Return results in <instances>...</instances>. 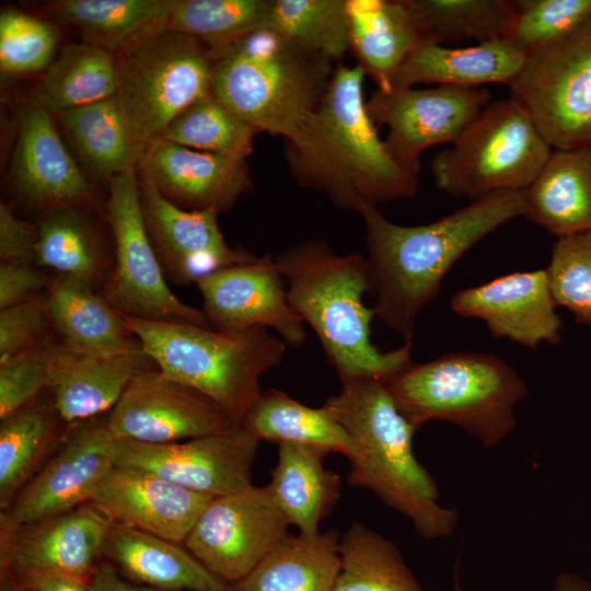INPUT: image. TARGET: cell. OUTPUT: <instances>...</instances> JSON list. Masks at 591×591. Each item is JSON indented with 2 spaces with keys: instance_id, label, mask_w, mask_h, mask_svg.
<instances>
[{
  "instance_id": "obj_1",
  "label": "cell",
  "mask_w": 591,
  "mask_h": 591,
  "mask_svg": "<svg viewBox=\"0 0 591 591\" xmlns=\"http://www.w3.org/2000/svg\"><path fill=\"white\" fill-rule=\"evenodd\" d=\"M212 54V93L259 132L283 138L296 181L325 194L329 169L318 109L337 65L265 28Z\"/></svg>"
},
{
  "instance_id": "obj_2",
  "label": "cell",
  "mask_w": 591,
  "mask_h": 591,
  "mask_svg": "<svg viewBox=\"0 0 591 591\" xmlns=\"http://www.w3.org/2000/svg\"><path fill=\"white\" fill-rule=\"evenodd\" d=\"M366 229V258L375 315L412 345L421 310L451 267L474 245L526 213L525 190H502L419 225L389 221L378 206L358 211Z\"/></svg>"
},
{
  "instance_id": "obj_3",
  "label": "cell",
  "mask_w": 591,
  "mask_h": 591,
  "mask_svg": "<svg viewBox=\"0 0 591 591\" xmlns=\"http://www.w3.org/2000/svg\"><path fill=\"white\" fill-rule=\"evenodd\" d=\"M324 406L351 439L348 483L372 491L424 538L451 536L457 510L440 503L436 480L413 451L416 428L398 410L385 383L371 378L343 382L340 393Z\"/></svg>"
},
{
  "instance_id": "obj_4",
  "label": "cell",
  "mask_w": 591,
  "mask_h": 591,
  "mask_svg": "<svg viewBox=\"0 0 591 591\" xmlns=\"http://www.w3.org/2000/svg\"><path fill=\"white\" fill-rule=\"evenodd\" d=\"M288 282V300L317 335L341 383L371 378L386 382L409 367L410 347L380 351L370 338L373 309L367 260L360 254L338 255L324 241L311 240L275 257Z\"/></svg>"
},
{
  "instance_id": "obj_5",
  "label": "cell",
  "mask_w": 591,
  "mask_h": 591,
  "mask_svg": "<svg viewBox=\"0 0 591 591\" xmlns=\"http://www.w3.org/2000/svg\"><path fill=\"white\" fill-rule=\"evenodd\" d=\"M121 316L160 372L212 399L239 426L263 393L262 375L277 367L287 350L265 327L211 329Z\"/></svg>"
},
{
  "instance_id": "obj_6",
  "label": "cell",
  "mask_w": 591,
  "mask_h": 591,
  "mask_svg": "<svg viewBox=\"0 0 591 591\" xmlns=\"http://www.w3.org/2000/svg\"><path fill=\"white\" fill-rule=\"evenodd\" d=\"M384 383L416 430L431 420L448 421L485 449L496 447L514 429L515 405L528 393L511 366L482 352L447 354L412 363Z\"/></svg>"
},
{
  "instance_id": "obj_7",
  "label": "cell",
  "mask_w": 591,
  "mask_h": 591,
  "mask_svg": "<svg viewBox=\"0 0 591 591\" xmlns=\"http://www.w3.org/2000/svg\"><path fill=\"white\" fill-rule=\"evenodd\" d=\"M358 66L338 63L318 109L329 167L326 195L340 209L412 198L419 188L417 175L403 169L378 135L367 111Z\"/></svg>"
},
{
  "instance_id": "obj_8",
  "label": "cell",
  "mask_w": 591,
  "mask_h": 591,
  "mask_svg": "<svg viewBox=\"0 0 591 591\" xmlns=\"http://www.w3.org/2000/svg\"><path fill=\"white\" fill-rule=\"evenodd\" d=\"M553 149L529 112L512 97L490 102L450 147L436 154L431 173L455 198L525 190Z\"/></svg>"
},
{
  "instance_id": "obj_9",
  "label": "cell",
  "mask_w": 591,
  "mask_h": 591,
  "mask_svg": "<svg viewBox=\"0 0 591 591\" xmlns=\"http://www.w3.org/2000/svg\"><path fill=\"white\" fill-rule=\"evenodd\" d=\"M116 97L135 142L144 150L184 109L212 93L215 57L199 39L167 28L115 57Z\"/></svg>"
},
{
  "instance_id": "obj_10",
  "label": "cell",
  "mask_w": 591,
  "mask_h": 591,
  "mask_svg": "<svg viewBox=\"0 0 591 591\" xmlns=\"http://www.w3.org/2000/svg\"><path fill=\"white\" fill-rule=\"evenodd\" d=\"M509 88L553 150L591 147V18L530 53Z\"/></svg>"
},
{
  "instance_id": "obj_11",
  "label": "cell",
  "mask_w": 591,
  "mask_h": 591,
  "mask_svg": "<svg viewBox=\"0 0 591 591\" xmlns=\"http://www.w3.org/2000/svg\"><path fill=\"white\" fill-rule=\"evenodd\" d=\"M106 212L115 241V267L104 299L127 316L209 327L204 311L179 300L165 281L144 225L136 169L109 181Z\"/></svg>"
},
{
  "instance_id": "obj_12",
  "label": "cell",
  "mask_w": 591,
  "mask_h": 591,
  "mask_svg": "<svg viewBox=\"0 0 591 591\" xmlns=\"http://www.w3.org/2000/svg\"><path fill=\"white\" fill-rule=\"evenodd\" d=\"M290 522L268 485L213 498L185 545L225 582L240 581L287 536Z\"/></svg>"
},
{
  "instance_id": "obj_13",
  "label": "cell",
  "mask_w": 591,
  "mask_h": 591,
  "mask_svg": "<svg viewBox=\"0 0 591 591\" xmlns=\"http://www.w3.org/2000/svg\"><path fill=\"white\" fill-rule=\"evenodd\" d=\"M114 522L94 503L24 525L1 523V567L24 591L47 578L88 584Z\"/></svg>"
},
{
  "instance_id": "obj_14",
  "label": "cell",
  "mask_w": 591,
  "mask_h": 591,
  "mask_svg": "<svg viewBox=\"0 0 591 591\" xmlns=\"http://www.w3.org/2000/svg\"><path fill=\"white\" fill-rule=\"evenodd\" d=\"M490 102L486 88L376 89L367 111L376 127L387 128L384 142L393 159L418 176L421 153L455 142Z\"/></svg>"
},
{
  "instance_id": "obj_15",
  "label": "cell",
  "mask_w": 591,
  "mask_h": 591,
  "mask_svg": "<svg viewBox=\"0 0 591 591\" xmlns=\"http://www.w3.org/2000/svg\"><path fill=\"white\" fill-rule=\"evenodd\" d=\"M259 441L243 426L172 443L117 439L116 465L154 474L216 498L252 485Z\"/></svg>"
},
{
  "instance_id": "obj_16",
  "label": "cell",
  "mask_w": 591,
  "mask_h": 591,
  "mask_svg": "<svg viewBox=\"0 0 591 591\" xmlns=\"http://www.w3.org/2000/svg\"><path fill=\"white\" fill-rule=\"evenodd\" d=\"M106 424L117 439L144 443L179 442L239 426L202 393L149 368L135 374Z\"/></svg>"
},
{
  "instance_id": "obj_17",
  "label": "cell",
  "mask_w": 591,
  "mask_h": 591,
  "mask_svg": "<svg viewBox=\"0 0 591 591\" xmlns=\"http://www.w3.org/2000/svg\"><path fill=\"white\" fill-rule=\"evenodd\" d=\"M116 454L117 438L106 420L79 427L21 488L1 514V523L31 524L90 502L116 465Z\"/></svg>"
},
{
  "instance_id": "obj_18",
  "label": "cell",
  "mask_w": 591,
  "mask_h": 591,
  "mask_svg": "<svg viewBox=\"0 0 591 591\" xmlns=\"http://www.w3.org/2000/svg\"><path fill=\"white\" fill-rule=\"evenodd\" d=\"M282 275L266 254L220 268L196 281L204 313L218 329L274 328L281 339L301 347L306 338L303 321L291 306Z\"/></svg>"
},
{
  "instance_id": "obj_19",
  "label": "cell",
  "mask_w": 591,
  "mask_h": 591,
  "mask_svg": "<svg viewBox=\"0 0 591 591\" xmlns=\"http://www.w3.org/2000/svg\"><path fill=\"white\" fill-rule=\"evenodd\" d=\"M139 193L148 235L163 271L182 286L220 268L248 262L256 256L230 247L215 212L187 210L166 199L141 175Z\"/></svg>"
},
{
  "instance_id": "obj_20",
  "label": "cell",
  "mask_w": 591,
  "mask_h": 591,
  "mask_svg": "<svg viewBox=\"0 0 591 591\" xmlns=\"http://www.w3.org/2000/svg\"><path fill=\"white\" fill-rule=\"evenodd\" d=\"M450 306L461 316L482 320L494 337L531 349L560 340L563 321L545 269L512 273L462 289Z\"/></svg>"
},
{
  "instance_id": "obj_21",
  "label": "cell",
  "mask_w": 591,
  "mask_h": 591,
  "mask_svg": "<svg viewBox=\"0 0 591 591\" xmlns=\"http://www.w3.org/2000/svg\"><path fill=\"white\" fill-rule=\"evenodd\" d=\"M139 166L166 199L187 210L227 212L254 187L245 159L193 150L161 137L146 146Z\"/></svg>"
},
{
  "instance_id": "obj_22",
  "label": "cell",
  "mask_w": 591,
  "mask_h": 591,
  "mask_svg": "<svg viewBox=\"0 0 591 591\" xmlns=\"http://www.w3.org/2000/svg\"><path fill=\"white\" fill-rule=\"evenodd\" d=\"M212 499L154 474L115 465L91 502L114 523L179 543Z\"/></svg>"
},
{
  "instance_id": "obj_23",
  "label": "cell",
  "mask_w": 591,
  "mask_h": 591,
  "mask_svg": "<svg viewBox=\"0 0 591 591\" xmlns=\"http://www.w3.org/2000/svg\"><path fill=\"white\" fill-rule=\"evenodd\" d=\"M11 174L24 197L49 210L76 208L93 198L49 113L36 103L22 113Z\"/></svg>"
},
{
  "instance_id": "obj_24",
  "label": "cell",
  "mask_w": 591,
  "mask_h": 591,
  "mask_svg": "<svg viewBox=\"0 0 591 591\" xmlns=\"http://www.w3.org/2000/svg\"><path fill=\"white\" fill-rule=\"evenodd\" d=\"M142 350L101 356L66 343L48 344L49 384L54 408L67 422L112 409L137 372L147 368Z\"/></svg>"
},
{
  "instance_id": "obj_25",
  "label": "cell",
  "mask_w": 591,
  "mask_h": 591,
  "mask_svg": "<svg viewBox=\"0 0 591 591\" xmlns=\"http://www.w3.org/2000/svg\"><path fill=\"white\" fill-rule=\"evenodd\" d=\"M525 60L526 54L507 38L464 48L422 42L402 65L391 89L414 88L419 83L461 88L510 85Z\"/></svg>"
},
{
  "instance_id": "obj_26",
  "label": "cell",
  "mask_w": 591,
  "mask_h": 591,
  "mask_svg": "<svg viewBox=\"0 0 591 591\" xmlns=\"http://www.w3.org/2000/svg\"><path fill=\"white\" fill-rule=\"evenodd\" d=\"M525 199L524 218L557 239L591 231V147L553 150Z\"/></svg>"
},
{
  "instance_id": "obj_27",
  "label": "cell",
  "mask_w": 591,
  "mask_h": 591,
  "mask_svg": "<svg viewBox=\"0 0 591 591\" xmlns=\"http://www.w3.org/2000/svg\"><path fill=\"white\" fill-rule=\"evenodd\" d=\"M350 51L380 90L422 43L407 0H347Z\"/></svg>"
},
{
  "instance_id": "obj_28",
  "label": "cell",
  "mask_w": 591,
  "mask_h": 591,
  "mask_svg": "<svg viewBox=\"0 0 591 591\" xmlns=\"http://www.w3.org/2000/svg\"><path fill=\"white\" fill-rule=\"evenodd\" d=\"M45 303L48 318L63 343L73 348L101 356L141 350L121 314L86 282L62 276L54 279L47 287Z\"/></svg>"
},
{
  "instance_id": "obj_29",
  "label": "cell",
  "mask_w": 591,
  "mask_h": 591,
  "mask_svg": "<svg viewBox=\"0 0 591 591\" xmlns=\"http://www.w3.org/2000/svg\"><path fill=\"white\" fill-rule=\"evenodd\" d=\"M177 544L114 523L103 551L128 575L155 589L231 591L225 581Z\"/></svg>"
},
{
  "instance_id": "obj_30",
  "label": "cell",
  "mask_w": 591,
  "mask_h": 591,
  "mask_svg": "<svg viewBox=\"0 0 591 591\" xmlns=\"http://www.w3.org/2000/svg\"><path fill=\"white\" fill-rule=\"evenodd\" d=\"M328 453L298 443L278 444L268 484L277 503L299 533L315 536L339 500L341 478L324 466Z\"/></svg>"
},
{
  "instance_id": "obj_31",
  "label": "cell",
  "mask_w": 591,
  "mask_h": 591,
  "mask_svg": "<svg viewBox=\"0 0 591 591\" xmlns=\"http://www.w3.org/2000/svg\"><path fill=\"white\" fill-rule=\"evenodd\" d=\"M340 534L285 536L231 591H332L340 570Z\"/></svg>"
},
{
  "instance_id": "obj_32",
  "label": "cell",
  "mask_w": 591,
  "mask_h": 591,
  "mask_svg": "<svg viewBox=\"0 0 591 591\" xmlns=\"http://www.w3.org/2000/svg\"><path fill=\"white\" fill-rule=\"evenodd\" d=\"M173 0H55L46 3L56 19L117 55L141 38L165 28Z\"/></svg>"
},
{
  "instance_id": "obj_33",
  "label": "cell",
  "mask_w": 591,
  "mask_h": 591,
  "mask_svg": "<svg viewBox=\"0 0 591 591\" xmlns=\"http://www.w3.org/2000/svg\"><path fill=\"white\" fill-rule=\"evenodd\" d=\"M116 93L115 57L86 42L62 47L40 79L35 95L36 104L55 115L113 97Z\"/></svg>"
},
{
  "instance_id": "obj_34",
  "label": "cell",
  "mask_w": 591,
  "mask_h": 591,
  "mask_svg": "<svg viewBox=\"0 0 591 591\" xmlns=\"http://www.w3.org/2000/svg\"><path fill=\"white\" fill-rule=\"evenodd\" d=\"M242 426L277 444L298 443L347 457L352 449L348 432L324 405L309 407L275 389L262 393Z\"/></svg>"
},
{
  "instance_id": "obj_35",
  "label": "cell",
  "mask_w": 591,
  "mask_h": 591,
  "mask_svg": "<svg viewBox=\"0 0 591 591\" xmlns=\"http://www.w3.org/2000/svg\"><path fill=\"white\" fill-rule=\"evenodd\" d=\"M55 116L86 163L109 181L139 165L143 149L135 142L116 95Z\"/></svg>"
},
{
  "instance_id": "obj_36",
  "label": "cell",
  "mask_w": 591,
  "mask_h": 591,
  "mask_svg": "<svg viewBox=\"0 0 591 591\" xmlns=\"http://www.w3.org/2000/svg\"><path fill=\"white\" fill-rule=\"evenodd\" d=\"M339 554L332 591H424L398 547L359 522L340 536Z\"/></svg>"
},
{
  "instance_id": "obj_37",
  "label": "cell",
  "mask_w": 591,
  "mask_h": 591,
  "mask_svg": "<svg viewBox=\"0 0 591 591\" xmlns=\"http://www.w3.org/2000/svg\"><path fill=\"white\" fill-rule=\"evenodd\" d=\"M422 42L445 46L466 39L507 38L517 9L507 0H407Z\"/></svg>"
},
{
  "instance_id": "obj_38",
  "label": "cell",
  "mask_w": 591,
  "mask_h": 591,
  "mask_svg": "<svg viewBox=\"0 0 591 591\" xmlns=\"http://www.w3.org/2000/svg\"><path fill=\"white\" fill-rule=\"evenodd\" d=\"M264 28L336 65L350 51L347 0H270Z\"/></svg>"
},
{
  "instance_id": "obj_39",
  "label": "cell",
  "mask_w": 591,
  "mask_h": 591,
  "mask_svg": "<svg viewBox=\"0 0 591 591\" xmlns=\"http://www.w3.org/2000/svg\"><path fill=\"white\" fill-rule=\"evenodd\" d=\"M56 421L34 403L1 420L0 506L5 510L21 488L39 471L56 438Z\"/></svg>"
},
{
  "instance_id": "obj_40",
  "label": "cell",
  "mask_w": 591,
  "mask_h": 591,
  "mask_svg": "<svg viewBox=\"0 0 591 591\" xmlns=\"http://www.w3.org/2000/svg\"><path fill=\"white\" fill-rule=\"evenodd\" d=\"M258 132L211 93L178 114L160 137L193 150L246 160Z\"/></svg>"
},
{
  "instance_id": "obj_41",
  "label": "cell",
  "mask_w": 591,
  "mask_h": 591,
  "mask_svg": "<svg viewBox=\"0 0 591 591\" xmlns=\"http://www.w3.org/2000/svg\"><path fill=\"white\" fill-rule=\"evenodd\" d=\"M35 263L91 286L97 280L102 269L100 243L76 208L49 210L43 218L37 225Z\"/></svg>"
},
{
  "instance_id": "obj_42",
  "label": "cell",
  "mask_w": 591,
  "mask_h": 591,
  "mask_svg": "<svg viewBox=\"0 0 591 591\" xmlns=\"http://www.w3.org/2000/svg\"><path fill=\"white\" fill-rule=\"evenodd\" d=\"M269 5L270 0H173L165 28L215 51L264 28Z\"/></svg>"
},
{
  "instance_id": "obj_43",
  "label": "cell",
  "mask_w": 591,
  "mask_h": 591,
  "mask_svg": "<svg viewBox=\"0 0 591 591\" xmlns=\"http://www.w3.org/2000/svg\"><path fill=\"white\" fill-rule=\"evenodd\" d=\"M545 270L556 306L591 328V231L557 239Z\"/></svg>"
},
{
  "instance_id": "obj_44",
  "label": "cell",
  "mask_w": 591,
  "mask_h": 591,
  "mask_svg": "<svg viewBox=\"0 0 591 591\" xmlns=\"http://www.w3.org/2000/svg\"><path fill=\"white\" fill-rule=\"evenodd\" d=\"M59 42L58 28L26 12L4 8L0 13V68L24 74L48 68Z\"/></svg>"
},
{
  "instance_id": "obj_45",
  "label": "cell",
  "mask_w": 591,
  "mask_h": 591,
  "mask_svg": "<svg viewBox=\"0 0 591 591\" xmlns=\"http://www.w3.org/2000/svg\"><path fill=\"white\" fill-rule=\"evenodd\" d=\"M514 4L517 12L507 39L526 56L591 18V0H520Z\"/></svg>"
},
{
  "instance_id": "obj_46",
  "label": "cell",
  "mask_w": 591,
  "mask_h": 591,
  "mask_svg": "<svg viewBox=\"0 0 591 591\" xmlns=\"http://www.w3.org/2000/svg\"><path fill=\"white\" fill-rule=\"evenodd\" d=\"M48 384V344L38 343L0 363V419L33 403Z\"/></svg>"
},
{
  "instance_id": "obj_47",
  "label": "cell",
  "mask_w": 591,
  "mask_h": 591,
  "mask_svg": "<svg viewBox=\"0 0 591 591\" xmlns=\"http://www.w3.org/2000/svg\"><path fill=\"white\" fill-rule=\"evenodd\" d=\"M48 314L45 299L34 297L0 312V363L34 347Z\"/></svg>"
},
{
  "instance_id": "obj_48",
  "label": "cell",
  "mask_w": 591,
  "mask_h": 591,
  "mask_svg": "<svg viewBox=\"0 0 591 591\" xmlns=\"http://www.w3.org/2000/svg\"><path fill=\"white\" fill-rule=\"evenodd\" d=\"M37 227L20 219L4 204L0 205V259L4 263H35Z\"/></svg>"
},
{
  "instance_id": "obj_49",
  "label": "cell",
  "mask_w": 591,
  "mask_h": 591,
  "mask_svg": "<svg viewBox=\"0 0 591 591\" xmlns=\"http://www.w3.org/2000/svg\"><path fill=\"white\" fill-rule=\"evenodd\" d=\"M40 271L26 264H0V309H7L36 297L49 286Z\"/></svg>"
},
{
  "instance_id": "obj_50",
  "label": "cell",
  "mask_w": 591,
  "mask_h": 591,
  "mask_svg": "<svg viewBox=\"0 0 591 591\" xmlns=\"http://www.w3.org/2000/svg\"><path fill=\"white\" fill-rule=\"evenodd\" d=\"M90 591H161L155 588L137 587L124 580L108 565H100L96 567L92 577L88 582Z\"/></svg>"
},
{
  "instance_id": "obj_51",
  "label": "cell",
  "mask_w": 591,
  "mask_h": 591,
  "mask_svg": "<svg viewBox=\"0 0 591 591\" xmlns=\"http://www.w3.org/2000/svg\"><path fill=\"white\" fill-rule=\"evenodd\" d=\"M27 591H90L88 584L68 578H47L35 583Z\"/></svg>"
},
{
  "instance_id": "obj_52",
  "label": "cell",
  "mask_w": 591,
  "mask_h": 591,
  "mask_svg": "<svg viewBox=\"0 0 591 591\" xmlns=\"http://www.w3.org/2000/svg\"><path fill=\"white\" fill-rule=\"evenodd\" d=\"M552 591H591V583L578 575L563 572L557 576Z\"/></svg>"
},
{
  "instance_id": "obj_53",
  "label": "cell",
  "mask_w": 591,
  "mask_h": 591,
  "mask_svg": "<svg viewBox=\"0 0 591 591\" xmlns=\"http://www.w3.org/2000/svg\"><path fill=\"white\" fill-rule=\"evenodd\" d=\"M453 591H463L457 581H455V586L453 588Z\"/></svg>"
},
{
  "instance_id": "obj_54",
  "label": "cell",
  "mask_w": 591,
  "mask_h": 591,
  "mask_svg": "<svg viewBox=\"0 0 591 591\" xmlns=\"http://www.w3.org/2000/svg\"><path fill=\"white\" fill-rule=\"evenodd\" d=\"M5 591H15V590H11V589H9V590H5Z\"/></svg>"
}]
</instances>
